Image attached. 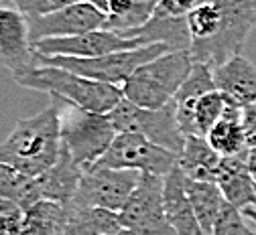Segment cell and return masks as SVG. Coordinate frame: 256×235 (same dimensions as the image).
<instances>
[{
	"mask_svg": "<svg viewBox=\"0 0 256 235\" xmlns=\"http://www.w3.org/2000/svg\"><path fill=\"white\" fill-rule=\"evenodd\" d=\"M61 152V124L55 102L35 116L18 120L12 132L0 142V162L35 179L51 169Z\"/></svg>",
	"mask_w": 256,
	"mask_h": 235,
	"instance_id": "cell-1",
	"label": "cell"
},
{
	"mask_svg": "<svg viewBox=\"0 0 256 235\" xmlns=\"http://www.w3.org/2000/svg\"><path fill=\"white\" fill-rule=\"evenodd\" d=\"M20 87L49 93L51 97L63 99L82 110L96 114H110L122 102V89L118 85L102 83L74 71L61 69L55 65L37 63L22 75L14 77Z\"/></svg>",
	"mask_w": 256,
	"mask_h": 235,
	"instance_id": "cell-2",
	"label": "cell"
},
{
	"mask_svg": "<svg viewBox=\"0 0 256 235\" xmlns=\"http://www.w3.org/2000/svg\"><path fill=\"white\" fill-rule=\"evenodd\" d=\"M196 59L189 49L185 51H167L140 65L128 77L120 89L122 95L140 108L158 110L173 104L179 87L189 77Z\"/></svg>",
	"mask_w": 256,
	"mask_h": 235,
	"instance_id": "cell-3",
	"label": "cell"
},
{
	"mask_svg": "<svg viewBox=\"0 0 256 235\" xmlns=\"http://www.w3.org/2000/svg\"><path fill=\"white\" fill-rule=\"evenodd\" d=\"M51 102L59 110L63 148L84 171L96 166L118 134L108 114L88 112L57 97H51Z\"/></svg>",
	"mask_w": 256,
	"mask_h": 235,
	"instance_id": "cell-4",
	"label": "cell"
},
{
	"mask_svg": "<svg viewBox=\"0 0 256 235\" xmlns=\"http://www.w3.org/2000/svg\"><path fill=\"white\" fill-rule=\"evenodd\" d=\"M167 51H171L167 45L152 43V45L128 49V51H116V53H108V55H100V57H90V59L66 57V55L47 57V55L37 53V61L43 65H55V67H61V69L74 71L78 75L120 87L140 65L148 63L150 59L163 55Z\"/></svg>",
	"mask_w": 256,
	"mask_h": 235,
	"instance_id": "cell-5",
	"label": "cell"
},
{
	"mask_svg": "<svg viewBox=\"0 0 256 235\" xmlns=\"http://www.w3.org/2000/svg\"><path fill=\"white\" fill-rule=\"evenodd\" d=\"M222 12L220 32L208 43L191 45L196 61L210 63L212 67L238 55L246 45L256 24V0H214Z\"/></svg>",
	"mask_w": 256,
	"mask_h": 235,
	"instance_id": "cell-6",
	"label": "cell"
},
{
	"mask_svg": "<svg viewBox=\"0 0 256 235\" xmlns=\"http://www.w3.org/2000/svg\"><path fill=\"white\" fill-rule=\"evenodd\" d=\"M108 118L112 120L118 134L120 132L142 134L150 142L175 152L177 156L187 140L177 120L175 104H169L158 110H146L122 97V102L108 114Z\"/></svg>",
	"mask_w": 256,
	"mask_h": 235,
	"instance_id": "cell-7",
	"label": "cell"
},
{
	"mask_svg": "<svg viewBox=\"0 0 256 235\" xmlns=\"http://www.w3.org/2000/svg\"><path fill=\"white\" fill-rule=\"evenodd\" d=\"M138 171L126 169H110V166L96 164L88 169L82 177L80 189L70 203H78L82 207H100L114 213H120L128 199L140 183Z\"/></svg>",
	"mask_w": 256,
	"mask_h": 235,
	"instance_id": "cell-8",
	"label": "cell"
},
{
	"mask_svg": "<svg viewBox=\"0 0 256 235\" xmlns=\"http://www.w3.org/2000/svg\"><path fill=\"white\" fill-rule=\"evenodd\" d=\"M165 177L140 175V183L118 213L122 227L140 235H177L165 213Z\"/></svg>",
	"mask_w": 256,
	"mask_h": 235,
	"instance_id": "cell-9",
	"label": "cell"
},
{
	"mask_svg": "<svg viewBox=\"0 0 256 235\" xmlns=\"http://www.w3.org/2000/svg\"><path fill=\"white\" fill-rule=\"evenodd\" d=\"M98 164L110 166V169H126L167 177L177 166V154L150 142L142 134L120 132L116 134L114 142Z\"/></svg>",
	"mask_w": 256,
	"mask_h": 235,
	"instance_id": "cell-10",
	"label": "cell"
},
{
	"mask_svg": "<svg viewBox=\"0 0 256 235\" xmlns=\"http://www.w3.org/2000/svg\"><path fill=\"white\" fill-rule=\"evenodd\" d=\"M108 14L96 8L94 4L80 0L66 8H59L51 14L37 16V18H26L30 28V39L33 45L43 39H57V37H78L84 32L104 28Z\"/></svg>",
	"mask_w": 256,
	"mask_h": 235,
	"instance_id": "cell-11",
	"label": "cell"
},
{
	"mask_svg": "<svg viewBox=\"0 0 256 235\" xmlns=\"http://www.w3.org/2000/svg\"><path fill=\"white\" fill-rule=\"evenodd\" d=\"M144 47L140 39H126L120 32L110 30V28H96L90 32L78 37H57V39H43L35 43V51L39 55H66V57H100L116 51H128V49H136Z\"/></svg>",
	"mask_w": 256,
	"mask_h": 235,
	"instance_id": "cell-12",
	"label": "cell"
},
{
	"mask_svg": "<svg viewBox=\"0 0 256 235\" xmlns=\"http://www.w3.org/2000/svg\"><path fill=\"white\" fill-rule=\"evenodd\" d=\"M0 63L12 73V77L22 75L39 63L28 20L16 8L0 6Z\"/></svg>",
	"mask_w": 256,
	"mask_h": 235,
	"instance_id": "cell-13",
	"label": "cell"
},
{
	"mask_svg": "<svg viewBox=\"0 0 256 235\" xmlns=\"http://www.w3.org/2000/svg\"><path fill=\"white\" fill-rule=\"evenodd\" d=\"M248 152V150H246ZM246 152L236 156H224L218 169L216 185L226 201L256 223V181L250 175Z\"/></svg>",
	"mask_w": 256,
	"mask_h": 235,
	"instance_id": "cell-14",
	"label": "cell"
},
{
	"mask_svg": "<svg viewBox=\"0 0 256 235\" xmlns=\"http://www.w3.org/2000/svg\"><path fill=\"white\" fill-rule=\"evenodd\" d=\"M214 79L216 89L226 93L238 106L256 102V65H252L242 53L216 65Z\"/></svg>",
	"mask_w": 256,
	"mask_h": 235,
	"instance_id": "cell-15",
	"label": "cell"
},
{
	"mask_svg": "<svg viewBox=\"0 0 256 235\" xmlns=\"http://www.w3.org/2000/svg\"><path fill=\"white\" fill-rule=\"evenodd\" d=\"M122 37L140 39L144 45L161 43V45H167L171 51L191 49V43H194L189 35V28H187V16L169 14L165 8H161V4H158L156 12L144 26L130 30V32H124Z\"/></svg>",
	"mask_w": 256,
	"mask_h": 235,
	"instance_id": "cell-16",
	"label": "cell"
},
{
	"mask_svg": "<svg viewBox=\"0 0 256 235\" xmlns=\"http://www.w3.org/2000/svg\"><path fill=\"white\" fill-rule=\"evenodd\" d=\"M163 199H165L167 219L171 227L177 231V235H206L196 217L194 207H191L187 187H185V175L179 166H175L165 177Z\"/></svg>",
	"mask_w": 256,
	"mask_h": 235,
	"instance_id": "cell-17",
	"label": "cell"
},
{
	"mask_svg": "<svg viewBox=\"0 0 256 235\" xmlns=\"http://www.w3.org/2000/svg\"><path fill=\"white\" fill-rule=\"evenodd\" d=\"M214 89H216L214 67L210 63L196 61L189 77L179 87V91L173 99L175 110H177V120H179V126L185 136H194V108L198 104V99Z\"/></svg>",
	"mask_w": 256,
	"mask_h": 235,
	"instance_id": "cell-18",
	"label": "cell"
},
{
	"mask_svg": "<svg viewBox=\"0 0 256 235\" xmlns=\"http://www.w3.org/2000/svg\"><path fill=\"white\" fill-rule=\"evenodd\" d=\"M84 173L86 171L68 154V150L63 148L59 160L47 173L37 177L41 197L49 199V201H57V203H70L80 189Z\"/></svg>",
	"mask_w": 256,
	"mask_h": 235,
	"instance_id": "cell-19",
	"label": "cell"
},
{
	"mask_svg": "<svg viewBox=\"0 0 256 235\" xmlns=\"http://www.w3.org/2000/svg\"><path fill=\"white\" fill-rule=\"evenodd\" d=\"M222 154H218L208 138L204 136H187L183 150L177 156V166L187 179L216 183L218 169L222 162Z\"/></svg>",
	"mask_w": 256,
	"mask_h": 235,
	"instance_id": "cell-20",
	"label": "cell"
},
{
	"mask_svg": "<svg viewBox=\"0 0 256 235\" xmlns=\"http://www.w3.org/2000/svg\"><path fill=\"white\" fill-rule=\"evenodd\" d=\"M208 142L222 156H236L248 150L246 134L242 126V106L230 102L224 118L208 132Z\"/></svg>",
	"mask_w": 256,
	"mask_h": 235,
	"instance_id": "cell-21",
	"label": "cell"
},
{
	"mask_svg": "<svg viewBox=\"0 0 256 235\" xmlns=\"http://www.w3.org/2000/svg\"><path fill=\"white\" fill-rule=\"evenodd\" d=\"M70 209V221L66 235H114L124 227L118 213L100 207H82L78 203H66Z\"/></svg>",
	"mask_w": 256,
	"mask_h": 235,
	"instance_id": "cell-22",
	"label": "cell"
},
{
	"mask_svg": "<svg viewBox=\"0 0 256 235\" xmlns=\"http://www.w3.org/2000/svg\"><path fill=\"white\" fill-rule=\"evenodd\" d=\"M70 209L66 203L41 199L24 211V235H66Z\"/></svg>",
	"mask_w": 256,
	"mask_h": 235,
	"instance_id": "cell-23",
	"label": "cell"
},
{
	"mask_svg": "<svg viewBox=\"0 0 256 235\" xmlns=\"http://www.w3.org/2000/svg\"><path fill=\"white\" fill-rule=\"evenodd\" d=\"M185 187H187V195L191 201V207L196 211V217L204 229L206 235H212V227L218 219V215L222 213L224 205L228 203L224 193L220 191V187L216 183H208V181H194L185 177Z\"/></svg>",
	"mask_w": 256,
	"mask_h": 235,
	"instance_id": "cell-24",
	"label": "cell"
},
{
	"mask_svg": "<svg viewBox=\"0 0 256 235\" xmlns=\"http://www.w3.org/2000/svg\"><path fill=\"white\" fill-rule=\"evenodd\" d=\"M0 199L12 201V203L20 205L26 211L30 205H35L43 197H41L39 183L35 177H28L16 171L14 166L6 162H0Z\"/></svg>",
	"mask_w": 256,
	"mask_h": 235,
	"instance_id": "cell-25",
	"label": "cell"
},
{
	"mask_svg": "<svg viewBox=\"0 0 256 235\" xmlns=\"http://www.w3.org/2000/svg\"><path fill=\"white\" fill-rule=\"evenodd\" d=\"M222 26V12L214 0H200V4L187 12V28L191 35V45L212 41Z\"/></svg>",
	"mask_w": 256,
	"mask_h": 235,
	"instance_id": "cell-26",
	"label": "cell"
},
{
	"mask_svg": "<svg viewBox=\"0 0 256 235\" xmlns=\"http://www.w3.org/2000/svg\"><path fill=\"white\" fill-rule=\"evenodd\" d=\"M232 99L220 89L208 91L198 99L194 108V136H208V132L224 118Z\"/></svg>",
	"mask_w": 256,
	"mask_h": 235,
	"instance_id": "cell-27",
	"label": "cell"
},
{
	"mask_svg": "<svg viewBox=\"0 0 256 235\" xmlns=\"http://www.w3.org/2000/svg\"><path fill=\"white\" fill-rule=\"evenodd\" d=\"M158 4H161V0H128L126 10L122 14L108 16L104 28L116 30V32H120V35L130 32V30H136V28L144 26L152 18V14L156 12Z\"/></svg>",
	"mask_w": 256,
	"mask_h": 235,
	"instance_id": "cell-28",
	"label": "cell"
},
{
	"mask_svg": "<svg viewBox=\"0 0 256 235\" xmlns=\"http://www.w3.org/2000/svg\"><path fill=\"white\" fill-rule=\"evenodd\" d=\"M212 235H256V231L246 225V217L240 209L226 203L212 227Z\"/></svg>",
	"mask_w": 256,
	"mask_h": 235,
	"instance_id": "cell-29",
	"label": "cell"
},
{
	"mask_svg": "<svg viewBox=\"0 0 256 235\" xmlns=\"http://www.w3.org/2000/svg\"><path fill=\"white\" fill-rule=\"evenodd\" d=\"M0 235H24V209L0 199Z\"/></svg>",
	"mask_w": 256,
	"mask_h": 235,
	"instance_id": "cell-30",
	"label": "cell"
},
{
	"mask_svg": "<svg viewBox=\"0 0 256 235\" xmlns=\"http://www.w3.org/2000/svg\"><path fill=\"white\" fill-rule=\"evenodd\" d=\"M74 2H80V0H12V4H16V10L22 12L28 20L51 14V12L66 8Z\"/></svg>",
	"mask_w": 256,
	"mask_h": 235,
	"instance_id": "cell-31",
	"label": "cell"
},
{
	"mask_svg": "<svg viewBox=\"0 0 256 235\" xmlns=\"http://www.w3.org/2000/svg\"><path fill=\"white\" fill-rule=\"evenodd\" d=\"M242 126H244L248 148H254L256 146V102L242 106Z\"/></svg>",
	"mask_w": 256,
	"mask_h": 235,
	"instance_id": "cell-32",
	"label": "cell"
},
{
	"mask_svg": "<svg viewBox=\"0 0 256 235\" xmlns=\"http://www.w3.org/2000/svg\"><path fill=\"white\" fill-rule=\"evenodd\" d=\"M200 4V0H161V8L175 16H187L189 10H194Z\"/></svg>",
	"mask_w": 256,
	"mask_h": 235,
	"instance_id": "cell-33",
	"label": "cell"
},
{
	"mask_svg": "<svg viewBox=\"0 0 256 235\" xmlns=\"http://www.w3.org/2000/svg\"><path fill=\"white\" fill-rule=\"evenodd\" d=\"M246 162H248V169H250L252 179L256 181V146H254V148H248V152H246Z\"/></svg>",
	"mask_w": 256,
	"mask_h": 235,
	"instance_id": "cell-34",
	"label": "cell"
},
{
	"mask_svg": "<svg viewBox=\"0 0 256 235\" xmlns=\"http://www.w3.org/2000/svg\"><path fill=\"white\" fill-rule=\"evenodd\" d=\"M86 2L94 4L96 8H100L102 12H106V14H108V8H110V0H86Z\"/></svg>",
	"mask_w": 256,
	"mask_h": 235,
	"instance_id": "cell-35",
	"label": "cell"
},
{
	"mask_svg": "<svg viewBox=\"0 0 256 235\" xmlns=\"http://www.w3.org/2000/svg\"><path fill=\"white\" fill-rule=\"evenodd\" d=\"M114 235H120V233H114Z\"/></svg>",
	"mask_w": 256,
	"mask_h": 235,
	"instance_id": "cell-36",
	"label": "cell"
}]
</instances>
